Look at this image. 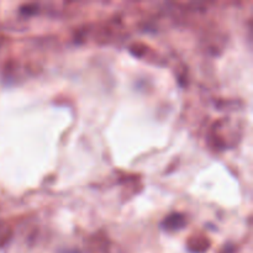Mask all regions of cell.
I'll return each instance as SVG.
<instances>
[{"instance_id": "1", "label": "cell", "mask_w": 253, "mask_h": 253, "mask_svg": "<svg viewBox=\"0 0 253 253\" xmlns=\"http://www.w3.org/2000/svg\"><path fill=\"white\" fill-rule=\"evenodd\" d=\"M165 225L168 229H169V227L170 229H179L183 225V216L182 215H172V216H169L166 220Z\"/></svg>"}]
</instances>
